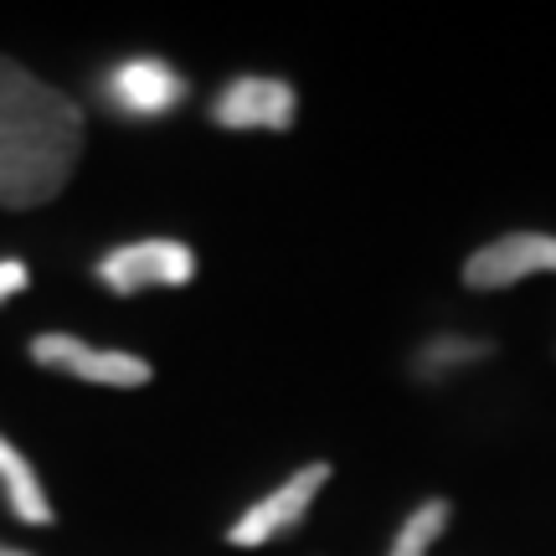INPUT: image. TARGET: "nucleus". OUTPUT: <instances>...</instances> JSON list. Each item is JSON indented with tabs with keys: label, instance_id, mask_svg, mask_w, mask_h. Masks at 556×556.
Segmentation results:
<instances>
[{
	"label": "nucleus",
	"instance_id": "f257e3e1",
	"mask_svg": "<svg viewBox=\"0 0 556 556\" xmlns=\"http://www.w3.org/2000/svg\"><path fill=\"white\" fill-rule=\"evenodd\" d=\"M78 155L83 109L21 62L0 58V206H47L78 170Z\"/></svg>",
	"mask_w": 556,
	"mask_h": 556
},
{
	"label": "nucleus",
	"instance_id": "f03ea898",
	"mask_svg": "<svg viewBox=\"0 0 556 556\" xmlns=\"http://www.w3.org/2000/svg\"><path fill=\"white\" fill-rule=\"evenodd\" d=\"M31 361L47 366V371H62V377H78L88 387H109V392H135V387H150L155 366L124 345H88V340L67 336V330H47V336H31Z\"/></svg>",
	"mask_w": 556,
	"mask_h": 556
},
{
	"label": "nucleus",
	"instance_id": "7ed1b4c3",
	"mask_svg": "<svg viewBox=\"0 0 556 556\" xmlns=\"http://www.w3.org/2000/svg\"><path fill=\"white\" fill-rule=\"evenodd\" d=\"M93 278L119 299H135L144 289H180L197 278V253L180 238H135L109 248L93 263Z\"/></svg>",
	"mask_w": 556,
	"mask_h": 556
},
{
	"label": "nucleus",
	"instance_id": "20e7f679",
	"mask_svg": "<svg viewBox=\"0 0 556 556\" xmlns=\"http://www.w3.org/2000/svg\"><path fill=\"white\" fill-rule=\"evenodd\" d=\"M330 484V464H304L294 475L274 484L263 500H253L232 526H227V546H242V552H258L268 541L289 536L299 520L309 516V505L319 500V490Z\"/></svg>",
	"mask_w": 556,
	"mask_h": 556
},
{
	"label": "nucleus",
	"instance_id": "39448f33",
	"mask_svg": "<svg viewBox=\"0 0 556 556\" xmlns=\"http://www.w3.org/2000/svg\"><path fill=\"white\" fill-rule=\"evenodd\" d=\"M186 93L191 83L165 58H124L103 73V99L124 119H165L186 103Z\"/></svg>",
	"mask_w": 556,
	"mask_h": 556
},
{
	"label": "nucleus",
	"instance_id": "423d86ee",
	"mask_svg": "<svg viewBox=\"0 0 556 556\" xmlns=\"http://www.w3.org/2000/svg\"><path fill=\"white\" fill-rule=\"evenodd\" d=\"M299 114V93L294 83L283 78H263V73H242V78L222 83L217 99H212V119L222 129H268L283 135Z\"/></svg>",
	"mask_w": 556,
	"mask_h": 556
},
{
	"label": "nucleus",
	"instance_id": "0eeeda50",
	"mask_svg": "<svg viewBox=\"0 0 556 556\" xmlns=\"http://www.w3.org/2000/svg\"><path fill=\"white\" fill-rule=\"evenodd\" d=\"M556 274V232H505V238L484 242L479 253L464 263V283L490 294V289H510L520 278Z\"/></svg>",
	"mask_w": 556,
	"mask_h": 556
},
{
	"label": "nucleus",
	"instance_id": "6e6552de",
	"mask_svg": "<svg viewBox=\"0 0 556 556\" xmlns=\"http://www.w3.org/2000/svg\"><path fill=\"white\" fill-rule=\"evenodd\" d=\"M0 495H5V505H11L16 520H26V526H52V500L41 490L37 464L21 454L5 433H0Z\"/></svg>",
	"mask_w": 556,
	"mask_h": 556
},
{
	"label": "nucleus",
	"instance_id": "1a4fd4ad",
	"mask_svg": "<svg viewBox=\"0 0 556 556\" xmlns=\"http://www.w3.org/2000/svg\"><path fill=\"white\" fill-rule=\"evenodd\" d=\"M490 351H495L490 340L438 336V340H428V345L417 351V377H422V381H443L448 371H458V366H475V361H484Z\"/></svg>",
	"mask_w": 556,
	"mask_h": 556
},
{
	"label": "nucleus",
	"instance_id": "9d476101",
	"mask_svg": "<svg viewBox=\"0 0 556 556\" xmlns=\"http://www.w3.org/2000/svg\"><path fill=\"white\" fill-rule=\"evenodd\" d=\"M448 520H454V505H448V500H422L413 516L397 526V536H392V552L387 556H428V546L448 531Z\"/></svg>",
	"mask_w": 556,
	"mask_h": 556
},
{
	"label": "nucleus",
	"instance_id": "9b49d317",
	"mask_svg": "<svg viewBox=\"0 0 556 556\" xmlns=\"http://www.w3.org/2000/svg\"><path fill=\"white\" fill-rule=\"evenodd\" d=\"M26 283H31V268L21 258H0V304L5 299H16V294H26Z\"/></svg>",
	"mask_w": 556,
	"mask_h": 556
},
{
	"label": "nucleus",
	"instance_id": "f8f14e48",
	"mask_svg": "<svg viewBox=\"0 0 556 556\" xmlns=\"http://www.w3.org/2000/svg\"><path fill=\"white\" fill-rule=\"evenodd\" d=\"M0 556H31V552H21V546H5V541H0Z\"/></svg>",
	"mask_w": 556,
	"mask_h": 556
}]
</instances>
